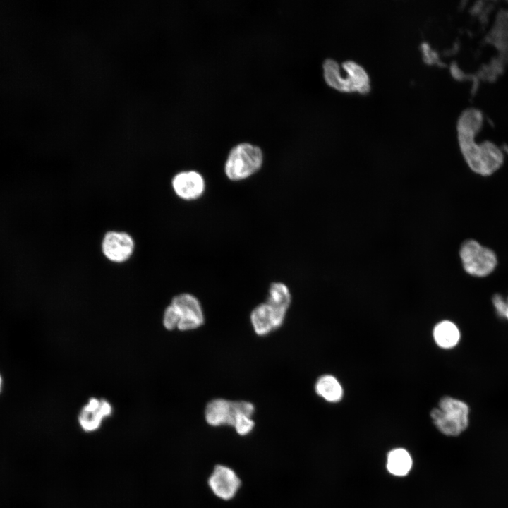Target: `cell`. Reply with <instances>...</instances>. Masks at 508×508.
Returning <instances> with one entry per match:
<instances>
[{
	"label": "cell",
	"instance_id": "6da1fadb",
	"mask_svg": "<svg viewBox=\"0 0 508 508\" xmlns=\"http://www.w3.org/2000/svg\"><path fill=\"white\" fill-rule=\"evenodd\" d=\"M461 151L469 168L476 174L487 176L493 174L502 165L504 157L501 150L494 143L475 142L476 134L473 131L457 127Z\"/></svg>",
	"mask_w": 508,
	"mask_h": 508
},
{
	"label": "cell",
	"instance_id": "7a4b0ae2",
	"mask_svg": "<svg viewBox=\"0 0 508 508\" xmlns=\"http://www.w3.org/2000/svg\"><path fill=\"white\" fill-rule=\"evenodd\" d=\"M346 75L340 74V68L336 61L326 59L323 64L324 77L327 83L341 92H358L365 94L370 91L369 77L357 63L346 61L342 64Z\"/></svg>",
	"mask_w": 508,
	"mask_h": 508
},
{
	"label": "cell",
	"instance_id": "3957f363",
	"mask_svg": "<svg viewBox=\"0 0 508 508\" xmlns=\"http://www.w3.org/2000/svg\"><path fill=\"white\" fill-rule=\"evenodd\" d=\"M469 412L466 403L446 396L440 400L438 407L432 409L430 416L442 433L447 436H457L467 428Z\"/></svg>",
	"mask_w": 508,
	"mask_h": 508
},
{
	"label": "cell",
	"instance_id": "277c9868",
	"mask_svg": "<svg viewBox=\"0 0 508 508\" xmlns=\"http://www.w3.org/2000/svg\"><path fill=\"white\" fill-rule=\"evenodd\" d=\"M263 162L261 149L250 143H241L230 151L224 166V172L231 181L247 179L257 172Z\"/></svg>",
	"mask_w": 508,
	"mask_h": 508
},
{
	"label": "cell",
	"instance_id": "5b68a950",
	"mask_svg": "<svg viewBox=\"0 0 508 508\" xmlns=\"http://www.w3.org/2000/svg\"><path fill=\"white\" fill-rule=\"evenodd\" d=\"M459 256L464 271L475 277L489 276L498 263L495 252L475 239H468L462 243Z\"/></svg>",
	"mask_w": 508,
	"mask_h": 508
},
{
	"label": "cell",
	"instance_id": "8992f818",
	"mask_svg": "<svg viewBox=\"0 0 508 508\" xmlns=\"http://www.w3.org/2000/svg\"><path fill=\"white\" fill-rule=\"evenodd\" d=\"M171 310L176 328L181 331L196 329L204 322L201 305L198 299L190 294H180L175 296L168 306Z\"/></svg>",
	"mask_w": 508,
	"mask_h": 508
},
{
	"label": "cell",
	"instance_id": "52a82bcc",
	"mask_svg": "<svg viewBox=\"0 0 508 508\" xmlns=\"http://www.w3.org/2000/svg\"><path fill=\"white\" fill-rule=\"evenodd\" d=\"M104 257L114 263H123L130 259L135 250V241L128 233L109 231L103 236L101 243Z\"/></svg>",
	"mask_w": 508,
	"mask_h": 508
},
{
	"label": "cell",
	"instance_id": "ba28073f",
	"mask_svg": "<svg viewBox=\"0 0 508 508\" xmlns=\"http://www.w3.org/2000/svg\"><path fill=\"white\" fill-rule=\"evenodd\" d=\"M207 482L213 494L224 501L234 498L241 485V480L237 473L230 467L222 464L214 466Z\"/></svg>",
	"mask_w": 508,
	"mask_h": 508
},
{
	"label": "cell",
	"instance_id": "9c48e42d",
	"mask_svg": "<svg viewBox=\"0 0 508 508\" xmlns=\"http://www.w3.org/2000/svg\"><path fill=\"white\" fill-rule=\"evenodd\" d=\"M171 187L179 198L190 201L202 195L205 189V181L203 176L196 171H183L174 176Z\"/></svg>",
	"mask_w": 508,
	"mask_h": 508
},
{
	"label": "cell",
	"instance_id": "30bf717a",
	"mask_svg": "<svg viewBox=\"0 0 508 508\" xmlns=\"http://www.w3.org/2000/svg\"><path fill=\"white\" fill-rule=\"evenodd\" d=\"M111 413V406L107 400L92 398L79 413L80 426L85 432H94L100 427L102 421Z\"/></svg>",
	"mask_w": 508,
	"mask_h": 508
},
{
	"label": "cell",
	"instance_id": "8fae6325",
	"mask_svg": "<svg viewBox=\"0 0 508 508\" xmlns=\"http://www.w3.org/2000/svg\"><path fill=\"white\" fill-rule=\"evenodd\" d=\"M236 415L234 401L215 399L207 404L205 410L206 422L211 426H232Z\"/></svg>",
	"mask_w": 508,
	"mask_h": 508
},
{
	"label": "cell",
	"instance_id": "7c38bea8",
	"mask_svg": "<svg viewBox=\"0 0 508 508\" xmlns=\"http://www.w3.org/2000/svg\"><path fill=\"white\" fill-rule=\"evenodd\" d=\"M290 303L291 294L288 287L282 282L272 283L266 303L274 313L277 328L282 325Z\"/></svg>",
	"mask_w": 508,
	"mask_h": 508
},
{
	"label": "cell",
	"instance_id": "4fadbf2b",
	"mask_svg": "<svg viewBox=\"0 0 508 508\" xmlns=\"http://www.w3.org/2000/svg\"><path fill=\"white\" fill-rule=\"evenodd\" d=\"M250 321L255 333L260 336L267 334L277 328L274 313L266 303L257 306L253 310Z\"/></svg>",
	"mask_w": 508,
	"mask_h": 508
},
{
	"label": "cell",
	"instance_id": "5bb4252c",
	"mask_svg": "<svg viewBox=\"0 0 508 508\" xmlns=\"http://www.w3.org/2000/svg\"><path fill=\"white\" fill-rule=\"evenodd\" d=\"M433 337L439 346L443 349H452L459 343L460 332L454 323L444 320L435 327Z\"/></svg>",
	"mask_w": 508,
	"mask_h": 508
},
{
	"label": "cell",
	"instance_id": "9a60e30c",
	"mask_svg": "<svg viewBox=\"0 0 508 508\" xmlns=\"http://www.w3.org/2000/svg\"><path fill=\"white\" fill-rule=\"evenodd\" d=\"M316 393L326 401L336 402L341 399L343 390L340 383L332 375L321 376L315 384Z\"/></svg>",
	"mask_w": 508,
	"mask_h": 508
},
{
	"label": "cell",
	"instance_id": "2e32d148",
	"mask_svg": "<svg viewBox=\"0 0 508 508\" xmlns=\"http://www.w3.org/2000/svg\"><path fill=\"white\" fill-rule=\"evenodd\" d=\"M412 466L411 456L403 449H396L388 454L387 467L393 475L402 476L408 473Z\"/></svg>",
	"mask_w": 508,
	"mask_h": 508
},
{
	"label": "cell",
	"instance_id": "e0dca14e",
	"mask_svg": "<svg viewBox=\"0 0 508 508\" xmlns=\"http://www.w3.org/2000/svg\"><path fill=\"white\" fill-rule=\"evenodd\" d=\"M492 303L497 315L503 318L505 309V297L500 294H496L492 298Z\"/></svg>",
	"mask_w": 508,
	"mask_h": 508
},
{
	"label": "cell",
	"instance_id": "ac0fdd59",
	"mask_svg": "<svg viewBox=\"0 0 508 508\" xmlns=\"http://www.w3.org/2000/svg\"><path fill=\"white\" fill-rule=\"evenodd\" d=\"M421 48L423 54L424 61L426 63L431 64L438 62V57L437 54L430 49L428 44L423 43L421 45Z\"/></svg>",
	"mask_w": 508,
	"mask_h": 508
},
{
	"label": "cell",
	"instance_id": "d6986e66",
	"mask_svg": "<svg viewBox=\"0 0 508 508\" xmlns=\"http://www.w3.org/2000/svg\"><path fill=\"white\" fill-rule=\"evenodd\" d=\"M503 318L508 320V296L505 298V309Z\"/></svg>",
	"mask_w": 508,
	"mask_h": 508
},
{
	"label": "cell",
	"instance_id": "ffe728a7",
	"mask_svg": "<svg viewBox=\"0 0 508 508\" xmlns=\"http://www.w3.org/2000/svg\"><path fill=\"white\" fill-rule=\"evenodd\" d=\"M2 388H3V377L0 373V394L2 391Z\"/></svg>",
	"mask_w": 508,
	"mask_h": 508
}]
</instances>
